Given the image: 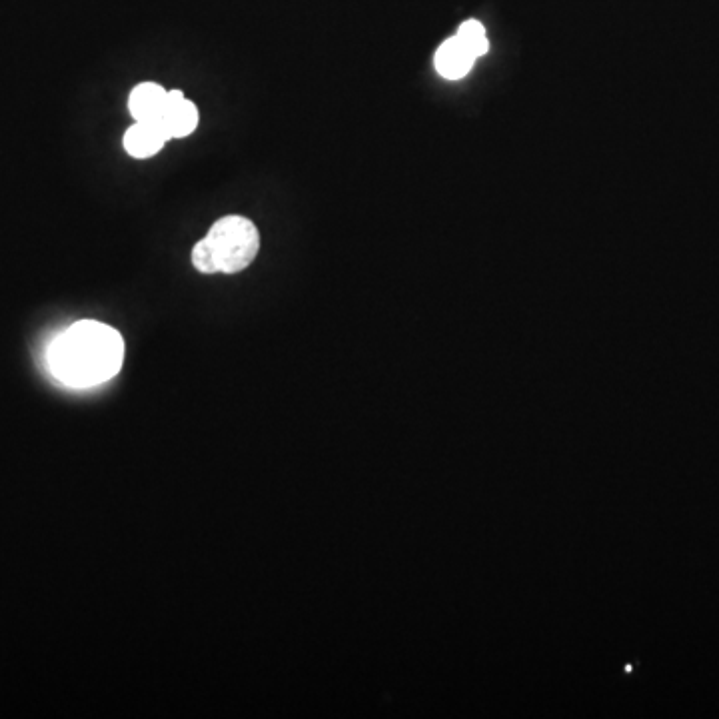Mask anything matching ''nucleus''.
<instances>
[{
	"label": "nucleus",
	"instance_id": "1",
	"mask_svg": "<svg viewBox=\"0 0 719 719\" xmlns=\"http://www.w3.org/2000/svg\"><path fill=\"white\" fill-rule=\"evenodd\" d=\"M52 376L68 388H92L112 380L124 362L118 330L96 320H80L60 332L46 352Z\"/></svg>",
	"mask_w": 719,
	"mask_h": 719
},
{
	"label": "nucleus",
	"instance_id": "2",
	"mask_svg": "<svg viewBox=\"0 0 719 719\" xmlns=\"http://www.w3.org/2000/svg\"><path fill=\"white\" fill-rule=\"evenodd\" d=\"M260 250V232L250 218L230 214L212 224L194 246L192 264L202 274H238Z\"/></svg>",
	"mask_w": 719,
	"mask_h": 719
},
{
	"label": "nucleus",
	"instance_id": "3",
	"mask_svg": "<svg viewBox=\"0 0 719 719\" xmlns=\"http://www.w3.org/2000/svg\"><path fill=\"white\" fill-rule=\"evenodd\" d=\"M152 122L162 130L166 140L186 138L198 126V108L182 90H168L164 110Z\"/></svg>",
	"mask_w": 719,
	"mask_h": 719
},
{
	"label": "nucleus",
	"instance_id": "4",
	"mask_svg": "<svg viewBox=\"0 0 719 719\" xmlns=\"http://www.w3.org/2000/svg\"><path fill=\"white\" fill-rule=\"evenodd\" d=\"M474 62H476V58L468 52V48L458 40L456 34L452 38L444 40L434 56V66H436L438 74L448 80L464 78L472 70Z\"/></svg>",
	"mask_w": 719,
	"mask_h": 719
},
{
	"label": "nucleus",
	"instance_id": "5",
	"mask_svg": "<svg viewBox=\"0 0 719 719\" xmlns=\"http://www.w3.org/2000/svg\"><path fill=\"white\" fill-rule=\"evenodd\" d=\"M124 150L132 158H150L158 154L164 144L168 142L162 130L148 120H136L126 132H124Z\"/></svg>",
	"mask_w": 719,
	"mask_h": 719
},
{
	"label": "nucleus",
	"instance_id": "6",
	"mask_svg": "<svg viewBox=\"0 0 719 719\" xmlns=\"http://www.w3.org/2000/svg\"><path fill=\"white\" fill-rule=\"evenodd\" d=\"M166 94L160 84L156 82H140L132 88L128 96V110L134 120H156L166 104Z\"/></svg>",
	"mask_w": 719,
	"mask_h": 719
},
{
	"label": "nucleus",
	"instance_id": "7",
	"mask_svg": "<svg viewBox=\"0 0 719 719\" xmlns=\"http://www.w3.org/2000/svg\"><path fill=\"white\" fill-rule=\"evenodd\" d=\"M456 36L476 60L488 52V36H486V28L482 22H478V20L462 22Z\"/></svg>",
	"mask_w": 719,
	"mask_h": 719
}]
</instances>
